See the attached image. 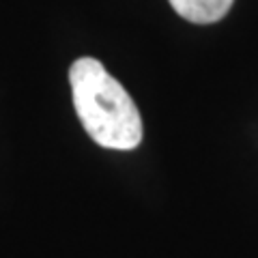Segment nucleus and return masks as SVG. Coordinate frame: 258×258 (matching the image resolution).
Masks as SVG:
<instances>
[{"label":"nucleus","mask_w":258,"mask_h":258,"mask_svg":"<svg viewBox=\"0 0 258 258\" xmlns=\"http://www.w3.org/2000/svg\"><path fill=\"white\" fill-rule=\"evenodd\" d=\"M74 108L86 134L103 149L132 151L142 142V116L125 86L91 56L69 69Z\"/></svg>","instance_id":"obj_1"},{"label":"nucleus","mask_w":258,"mask_h":258,"mask_svg":"<svg viewBox=\"0 0 258 258\" xmlns=\"http://www.w3.org/2000/svg\"><path fill=\"white\" fill-rule=\"evenodd\" d=\"M168 3L183 20L194 24H215L226 18L235 0H168Z\"/></svg>","instance_id":"obj_2"}]
</instances>
